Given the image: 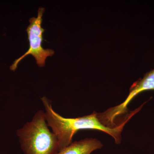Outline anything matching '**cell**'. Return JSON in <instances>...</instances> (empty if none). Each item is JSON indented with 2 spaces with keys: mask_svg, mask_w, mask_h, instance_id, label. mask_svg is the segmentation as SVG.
<instances>
[{
  "mask_svg": "<svg viewBox=\"0 0 154 154\" xmlns=\"http://www.w3.org/2000/svg\"><path fill=\"white\" fill-rule=\"evenodd\" d=\"M149 91H154V69L133 84L128 96L124 102L101 113L102 120L108 125H114L116 120L128 112V106L133 99L139 94Z\"/></svg>",
  "mask_w": 154,
  "mask_h": 154,
  "instance_id": "cell-4",
  "label": "cell"
},
{
  "mask_svg": "<svg viewBox=\"0 0 154 154\" xmlns=\"http://www.w3.org/2000/svg\"><path fill=\"white\" fill-rule=\"evenodd\" d=\"M45 112L35 113L32 120L27 122L17 130L20 147L24 154H57L59 152L58 141L49 129Z\"/></svg>",
  "mask_w": 154,
  "mask_h": 154,
  "instance_id": "cell-2",
  "label": "cell"
},
{
  "mask_svg": "<svg viewBox=\"0 0 154 154\" xmlns=\"http://www.w3.org/2000/svg\"><path fill=\"white\" fill-rule=\"evenodd\" d=\"M103 147V144L97 139L87 138L72 142L57 154H91Z\"/></svg>",
  "mask_w": 154,
  "mask_h": 154,
  "instance_id": "cell-5",
  "label": "cell"
},
{
  "mask_svg": "<svg viewBox=\"0 0 154 154\" xmlns=\"http://www.w3.org/2000/svg\"><path fill=\"white\" fill-rule=\"evenodd\" d=\"M44 11V8H39L37 17H32L29 20L30 25L26 30L29 42V49L23 55L14 61L10 67L11 70L15 71L19 62L29 54L35 58L38 66L43 67L45 65L46 58L52 56L54 54V52L53 50L44 49L42 45L43 39L42 36L45 31L44 28L42 27V16Z\"/></svg>",
  "mask_w": 154,
  "mask_h": 154,
  "instance_id": "cell-3",
  "label": "cell"
},
{
  "mask_svg": "<svg viewBox=\"0 0 154 154\" xmlns=\"http://www.w3.org/2000/svg\"><path fill=\"white\" fill-rule=\"evenodd\" d=\"M41 99L45 109V115L48 125L57 137L60 151L70 144L74 135L83 130L100 131L110 135L114 139L116 143L120 144L125 125L136 114L135 112H131L122 122L114 127H110L105 126L100 121L96 111L77 118H65L54 111L52 102L47 97L43 96Z\"/></svg>",
  "mask_w": 154,
  "mask_h": 154,
  "instance_id": "cell-1",
  "label": "cell"
}]
</instances>
